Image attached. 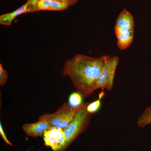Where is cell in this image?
<instances>
[{"label": "cell", "instance_id": "obj_1", "mask_svg": "<svg viewBox=\"0 0 151 151\" xmlns=\"http://www.w3.org/2000/svg\"><path fill=\"white\" fill-rule=\"evenodd\" d=\"M109 55L91 57L77 54L64 64L63 74L69 76L77 92L88 97L97 89V83Z\"/></svg>", "mask_w": 151, "mask_h": 151}, {"label": "cell", "instance_id": "obj_2", "mask_svg": "<svg viewBox=\"0 0 151 151\" xmlns=\"http://www.w3.org/2000/svg\"><path fill=\"white\" fill-rule=\"evenodd\" d=\"M89 103H83L75 117L63 129L65 139L66 147L68 148L73 141L83 133L89 126L92 114L87 111Z\"/></svg>", "mask_w": 151, "mask_h": 151}, {"label": "cell", "instance_id": "obj_3", "mask_svg": "<svg viewBox=\"0 0 151 151\" xmlns=\"http://www.w3.org/2000/svg\"><path fill=\"white\" fill-rule=\"evenodd\" d=\"M81 105L74 107L69 103H63L55 112L44 114L39 118V120L48 122L52 127L64 129L73 120Z\"/></svg>", "mask_w": 151, "mask_h": 151}, {"label": "cell", "instance_id": "obj_4", "mask_svg": "<svg viewBox=\"0 0 151 151\" xmlns=\"http://www.w3.org/2000/svg\"><path fill=\"white\" fill-rule=\"evenodd\" d=\"M116 56L110 57L105 63L97 83V89L103 88L108 91L113 89L114 76L119 62Z\"/></svg>", "mask_w": 151, "mask_h": 151}, {"label": "cell", "instance_id": "obj_5", "mask_svg": "<svg viewBox=\"0 0 151 151\" xmlns=\"http://www.w3.org/2000/svg\"><path fill=\"white\" fill-rule=\"evenodd\" d=\"M45 146L50 147L53 151L66 150V139L63 129L52 127L43 135Z\"/></svg>", "mask_w": 151, "mask_h": 151}, {"label": "cell", "instance_id": "obj_6", "mask_svg": "<svg viewBox=\"0 0 151 151\" xmlns=\"http://www.w3.org/2000/svg\"><path fill=\"white\" fill-rule=\"evenodd\" d=\"M134 20L130 12L124 9L116 19L115 32L116 37L124 35L134 34Z\"/></svg>", "mask_w": 151, "mask_h": 151}, {"label": "cell", "instance_id": "obj_7", "mask_svg": "<svg viewBox=\"0 0 151 151\" xmlns=\"http://www.w3.org/2000/svg\"><path fill=\"white\" fill-rule=\"evenodd\" d=\"M52 128L48 122L42 120H39L36 123L24 124L22 126V129L26 134L32 137L42 136Z\"/></svg>", "mask_w": 151, "mask_h": 151}, {"label": "cell", "instance_id": "obj_8", "mask_svg": "<svg viewBox=\"0 0 151 151\" xmlns=\"http://www.w3.org/2000/svg\"><path fill=\"white\" fill-rule=\"evenodd\" d=\"M40 10L62 11L67 9L69 6L63 2L54 0H40L37 2Z\"/></svg>", "mask_w": 151, "mask_h": 151}, {"label": "cell", "instance_id": "obj_9", "mask_svg": "<svg viewBox=\"0 0 151 151\" xmlns=\"http://www.w3.org/2000/svg\"><path fill=\"white\" fill-rule=\"evenodd\" d=\"M30 12L29 4L27 2L23 5L9 13L4 14L0 16V24L4 25H10L14 19L18 16L25 13Z\"/></svg>", "mask_w": 151, "mask_h": 151}, {"label": "cell", "instance_id": "obj_10", "mask_svg": "<svg viewBox=\"0 0 151 151\" xmlns=\"http://www.w3.org/2000/svg\"><path fill=\"white\" fill-rule=\"evenodd\" d=\"M151 124V106L147 107L141 116L138 118L137 125L141 128H144Z\"/></svg>", "mask_w": 151, "mask_h": 151}, {"label": "cell", "instance_id": "obj_11", "mask_svg": "<svg viewBox=\"0 0 151 151\" xmlns=\"http://www.w3.org/2000/svg\"><path fill=\"white\" fill-rule=\"evenodd\" d=\"M83 97L82 95L79 92H73L69 96V103L73 107H78L83 104Z\"/></svg>", "mask_w": 151, "mask_h": 151}, {"label": "cell", "instance_id": "obj_12", "mask_svg": "<svg viewBox=\"0 0 151 151\" xmlns=\"http://www.w3.org/2000/svg\"><path fill=\"white\" fill-rule=\"evenodd\" d=\"M101 95V94H100V97L98 100H95L92 103H89L88 104L86 109L89 113L93 114L100 109L101 105V98L102 97Z\"/></svg>", "mask_w": 151, "mask_h": 151}, {"label": "cell", "instance_id": "obj_13", "mask_svg": "<svg viewBox=\"0 0 151 151\" xmlns=\"http://www.w3.org/2000/svg\"><path fill=\"white\" fill-rule=\"evenodd\" d=\"M8 78L7 72L3 68L2 64H0V86H3L5 84Z\"/></svg>", "mask_w": 151, "mask_h": 151}, {"label": "cell", "instance_id": "obj_14", "mask_svg": "<svg viewBox=\"0 0 151 151\" xmlns=\"http://www.w3.org/2000/svg\"><path fill=\"white\" fill-rule=\"evenodd\" d=\"M27 2L29 4V7L31 12L40 11L37 7V0H28Z\"/></svg>", "mask_w": 151, "mask_h": 151}, {"label": "cell", "instance_id": "obj_15", "mask_svg": "<svg viewBox=\"0 0 151 151\" xmlns=\"http://www.w3.org/2000/svg\"><path fill=\"white\" fill-rule=\"evenodd\" d=\"M0 134H1V136L3 139L4 140L5 142L7 145H9L12 146V143L9 141L7 138L6 137L4 129H3L1 123L0 124Z\"/></svg>", "mask_w": 151, "mask_h": 151}, {"label": "cell", "instance_id": "obj_16", "mask_svg": "<svg viewBox=\"0 0 151 151\" xmlns=\"http://www.w3.org/2000/svg\"><path fill=\"white\" fill-rule=\"evenodd\" d=\"M78 0H61L62 2L67 4L69 6H73L78 2Z\"/></svg>", "mask_w": 151, "mask_h": 151}, {"label": "cell", "instance_id": "obj_17", "mask_svg": "<svg viewBox=\"0 0 151 151\" xmlns=\"http://www.w3.org/2000/svg\"><path fill=\"white\" fill-rule=\"evenodd\" d=\"M39 1H40V0H37V2ZM54 1H58L62 2V1H61V0H54Z\"/></svg>", "mask_w": 151, "mask_h": 151}]
</instances>
